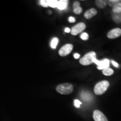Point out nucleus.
<instances>
[{"mask_svg":"<svg viewBox=\"0 0 121 121\" xmlns=\"http://www.w3.org/2000/svg\"><path fill=\"white\" fill-rule=\"evenodd\" d=\"M109 86V82L108 81L104 80V81H100L95 85L94 91L96 95H102L107 90Z\"/></svg>","mask_w":121,"mask_h":121,"instance_id":"1","label":"nucleus"},{"mask_svg":"<svg viewBox=\"0 0 121 121\" xmlns=\"http://www.w3.org/2000/svg\"><path fill=\"white\" fill-rule=\"evenodd\" d=\"M73 90V85L70 83H64L58 85L56 87V91L63 95H67L72 93Z\"/></svg>","mask_w":121,"mask_h":121,"instance_id":"2","label":"nucleus"},{"mask_svg":"<svg viewBox=\"0 0 121 121\" xmlns=\"http://www.w3.org/2000/svg\"><path fill=\"white\" fill-rule=\"evenodd\" d=\"M94 57H96V53L95 52L91 51L87 53L86 54L82 57L79 60V62L83 66H87L93 63V58Z\"/></svg>","mask_w":121,"mask_h":121,"instance_id":"3","label":"nucleus"},{"mask_svg":"<svg viewBox=\"0 0 121 121\" xmlns=\"http://www.w3.org/2000/svg\"><path fill=\"white\" fill-rule=\"evenodd\" d=\"M93 62L97 65V69H104L109 67V60L108 59L98 60L96 57H94L93 58Z\"/></svg>","mask_w":121,"mask_h":121,"instance_id":"4","label":"nucleus"},{"mask_svg":"<svg viewBox=\"0 0 121 121\" xmlns=\"http://www.w3.org/2000/svg\"><path fill=\"white\" fill-rule=\"evenodd\" d=\"M73 48V45L71 44H67L65 45L64 46L61 47V48L59 50V55L61 57L66 56L72 52Z\"/></svg>","mask_w":121,"mask_h":121,"instance_id":"5","label":"nucleus"},{"mask_svg":"<svg viewBox=\"0 0 121 121\" xmlns=\"http://www.w3.org/2000/svg\"><path fill=\"white\" fill-rule=\"evenodd\" d=\"M86 28V25L84 22H80L72 27L71 29V34L73 35H76L79 33H81L83 30H85Z\"/></svg>","mask_w":121,"mask_h":121,"instance_id":"6","label":"nucleus"},{"mask_svg":"<svg viewBox=\"0 0 121 121\" xmlns=\"http://www.w3.org/2000/svg\"><path fill=\"white\" fill-rule=\"evenodd\" d=\"M93 118L95 121H108L105 115L99 110H95L94 111Z\"/></svg>","mask_w":121,"mask_h":121,"instance_id":"7","label":"nucleus"},{"mask_svg":"<svg viewBox=\"0 0 121 121\" xmlns=\"http://www.w3.org/2000/svg\"><path fill=\"white\" fill-rule=\"evenodd\" d=\"M121 35V29L120 28H114L110 30L107 34V37L109 39H115Z\"/></svg>","mask_w":121,"mask_h":121,"instance_id":"8","label":"nucleus"},{"mask_svg":"<svg viewBox=\"0 0 121 121\" xmlns=\"http://www.w3.org/2000/svg\"><path fill=\"white\" fill-rule=\"evenodd\" d=\"M96 14H97V11L96 10V9L91 8L88 10H87L85 13L84 16L85 19H90L91 18H92L94 16H95Z\"/></svg>","mask_w":121,"mask_h":121,"instance_id":"9","label":"nucleus"},{"mask_svg":"<svg viewBox=\"0 0 121 121\" xmlns=\"http://www.w3.org/2000/svg\"><path fill=\"white\" fill-rule=\"evenodd\" d=\"M73 13L76 14H80L82 11V9L80 7V4L78 1H75L73 4Z\"/></svg>","mask_w":121,"mask_h":121,"instance_id":"10","label":"nucleus"},{"mask_svg":"<svg viewBox=\"0 0 121 121\" xmlns=\"http://www.w3.org/2000/svg\"><path fill=\"white\" fill-rule=\"evenodd\" d=\"M68 4V1L67 0H60L58 1V4H57V8L59 10H63L66 9Z\"/></svg>","mask_w":121,"mask_h":121,"instance_id":"11","label":"nucleus"},{"mask_svg":"<svg viewBox=\"0 0 121 121\" xmlns=\"http://www.w3.org/2000/svg\"><path fill=\"white\" fill-rule=\"evenodd\" d=\"M95 4L96 6L100 9H104L107 6V1L104 0H96L95 1Z\"/></svg>","mask_w":121,"mask_h":121,"instance_id":"12","label":"nucleus"},{"mask_svg":"<svg viewBox=\"0 0 121 121\" xmlns=\"http://www.w3.org/2000/svg\"><path fill=\"white\" fill-rule=\"evenodd\" d=\"M112 11L115 13H121V2L116 4L112 8Z\"/></svg>","mask_w":121,"mask_h":121,"instance_id":"13","label":"nucleus"},{"mask_svg":"<svg viewBox=\"0 0 121 121\" xmlns=\"http://www.w3.org/2000/svg\"><path fill=\"white\" fill-rule=\"evenodd\" d=\"M47 3L48 7L55 8V7H57L58 1H57V0H47Z\"/></svg>","mask_w":121,"mask_h":121,"instance_id":"14","label":"nucleus"},{"mask_svg":"<svg viewBox=\"0 0 121 121\" xmlns=\"http://www.w3.org/2000/svg\"><path fill=\"white\" fill-rule=\"evenodd\" d=\"M91 95L87 92H83L81 94V98H82L84 100L90 101L91 99Z\"/></svg>","mask_w":121,"mask_h":121,"instance_id":"15","label":"nucleus"},{"mask_svg":"<svg viewBox=\"0 0 121 121\" xmlns=\"http://www.w3.org/2000/svg\"><path fill=\"white\" fill-rule=\"evenodd\" d=\"M103 73L105 76H111L114 73V71L110 68L108 67L107 69H103Z\"/></svg>","mask_w":121,"mask_h":121,"instance_id":"16","label":"nucleus"},{"mask_svg":"<svg viewBox=\"0 0 121 121\" xmlns=\"http://www.w3.org/2000/svg\"><path fill=\"white\" fill-rule=\"evenodd\" d=\"M58 39L57 38H53L51 43V47L53 48V49L56 48V47L57 44H58Z\"/></svg>","mask_w":121,"mask_h":121,"instance_id":"17","label":"nucleus"},{"mask_svg":"<svg viewBox=\"0 0 121 121\" xmlns=\"http://www.w3.org/2000/svg\"><path fill=\"white\" fill-rule=\"evenodd\" d=\"M108 2V4L109 6L111 7H113L116 4H118V3L121 2V0H109V1H107Z\"/></svg>","mask_w":121,"mask_h":121,"instance_id":"18","label":"nucleus"},{"mask_svg":"<svg viewBox=\"0 0 121 121\" xmlns=\"http://www.w3.org/2000/svg\"><path fill=\"white\" fill-rule=\"evenodd\" d=\"M80 38L84 40H88L89 39V35L86 33H82L80 35Z\"/></svg>","mask_w":121,"mask_h":121,"instance_id":"19","label":"nucleus"},{"mask_svg":"<svg viewBox=\"0 0 121 121\" xmlns=\"http://www.w3.org/2000/svg\"><path fill=\"white\" fill-rule=\"evenodd\" d=\"M82 104V103L80 102V100H74V105L76 108H80V105Z\"/></svg>","mask_w":121,"mask_h":121,"instance_id":"20","label":"nucleus"},{"mask_svg":"<svg viewBox=\"0 0 121 121\" xmlns=\"http://www.w3.org/2000/svg\"><path fill=\"white\" fill-rule=\"evenodd\" d=\"M40 4L42 6L44 7H48V6L47 4V0H41L40 1Z\"/></svg>","mask_w":121,"mask_h":121,"instance_id":"21","label":"nucleus"},{"mask_svg":"<svg viewBox=\"0 0 121 121\" xmlns=\"http://www.w3.org/2000/svg\"><path fill=\"white\" fill-rule=\"evenodd\" d=\"M75 21H76L75 19L73 17H72V16H70V17L69 18V22H71V23H72V22H75Z\"/></svg>","mask_w":121,"mask_h":121,"instance_id":"22","label":"nucleus"},{"mask_svg":"<svg viewBox=\"0 0 121 121\" xmlns=\"http://www.w3.org/2000/svg\"><path fill=\"white\" fill-rule=\"evenodd\" d=\"M112 63L113 65L114 66V67H117V68L119 67V65H118V63L116 62H115L114 60H112Z\"/></svg>","mask_w":121,"mask_h":121,"instance_id":"23","label":"nucleus"},{"mask_svg":"<svg viewBox=\"0 0 121 121\" xmlns=\"http://www.w3.org/2000/svg\"><path fill=\"white\" fill-rule=\"evenodd\" d=\"M74 58H76V59H78V58L80 57V54H78V53H75L74 54Z\"/></svg>","mask_w":121,"mask_h":121,"instance_id":"24","label":"nucleus"},{"mask_svg":"<svg viewBox=\"0 0 121 121\" xmlns=\"http://www.w3.org/2000/svg\"><path fill=\"white\" fill-rule=\"evenodd\" d=\"M65 33H69V32H71V29L69 28H66L65 29Z\"/></svg>","mask_w":121,"mask_h":121,"instance_id":"25","label":"nucleus"},{"mask_svg":"<svg viewBox=\"0 0 121 121\" xmlns=\"http://www.w3.org/2000/svg\"></svg>","mask_w":121,"mask_h":121,"instance_id":"26","label":"nucleus"}]
</instances>
